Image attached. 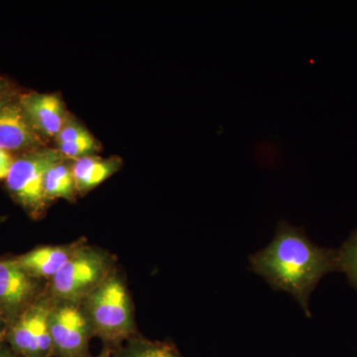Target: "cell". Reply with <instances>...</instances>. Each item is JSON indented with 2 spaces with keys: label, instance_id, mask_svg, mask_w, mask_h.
<instances>
[{
  "label": "cell",
  "instance_id": "obj_6",
  "mask_svg": "<svg viewBox=\"0 0 357 357\" xmlns=\"http://www.w3.org/2000/svg\"><path fill=\"white\" fill-rule=\"evenodd\" d=\"M54 301L46 291L7 328L4 342L20 357H54L49 314Z\"/></svg>",
  "mask_w": 357,
  "mask_h": 357
},
{
  "label": "cell",
  "instance_id": "obj_3",
  "mask_svg": "<svg viewBox=\"0 0 357 357\" xmlns=\"http://www.w3.org/2000/svg\"><path fill=\"white\" fill-rule=\"evenodd\" d=\"M116 267L109 251L84 243L47 284V293L55 302H83Z\"/></svg>",
  "mask_w": 357,
  "mask_h": 357
},
{
  "label": "cell",
  "instance_id": "obj_14",
  "mask_svg": "<svg viewBox=\"0 0 357 357\" xmlns=\"http://www.w3.org/2000/svg\"><path fill=\"white\" fill-rule=\"evenodd\" d=\"M112 357H183L177 347L167 340H151L137 335L112 352Z\"/></svg>",
  "mask_w": 357,
  "mask_h": 357
},
{
  "label": "cell",
  "instance_id": "obj_13",
  "mask_svg": "<svg viewBox=\"0 0 357 357\" xmlns=\"http://www.w3.org/2000/svg\"><path fill=\"white\" fill-rule=\"evenodd\" d=\"M44 194L49 203L56 199L75 202L77 192L73 161L67 158L53 164L44 176Z\"/></svg>",
  "mask_w": 357,
  "mask_h": 357
},
{
  "label": "cell",
  "instance_id": "obj_17",
  "mask_svg": "<svg viewBox=\"0 0 357 357\" xmlns=\"http://www.w3.org/2000/svg\"><path fill=\"white\" fill-rule=\"evenodd\" d=\"M20 93L11 82H9L6 77L0 76V102L6 100L7 98H13Z\"/></svg>",
  "mask_w": 357,
  "mask_h": 357
},
{
  "label": "cell",
  "instance_id": "obj_9",
  "mask_svg": "<svg viewBox=\"0 0 357 357\" xmlns=\"http://www.w3.org/2000/svg\"><path fill=\"white\" fill-rule=\"evenodd\" d=\"M20 102L26 117L43 138H55L64 126L68 112L55 93H20Z\"/></svg>",
  "mask_w": 357,
  "mask_h": 357
},
{
  "label": "cell",
  "instance_id": "obj_2",
  "mask_svg": "<svg viewBox=\"0 0 357 357\" xmlns=\"http://www.w3.org/2000/svg\"><path fill=\"white\" fill-rule=\"evenodd\" d=\"M82 304L103 347L115 351L138 335L132 298L119 267Z\"/></svg>",
  "mask_w": 357,
  "mask_h": 357
},
{
  "label": "cell",
  "instance_id": "obj_11",
  "mask_svg": "<svg viewBox=\"0 0 357 357\" xmlns=\"http://www.w3.org/2000/svg\"><path fill=\"white\" fill-rule=\"evenodd\" d=\"M122 161L119 157L100 158L95 155L73 161V172L79 195L88 194L119 172Z\"/></svg>",
  "mask_w": 357,
  "mask_h": 357
},
{
  "label": "cell",
  "instance_id": "obj_8",
  "mask_svg": "<svg viewBox=\"0 0 357 357\" xmlns=\"http://www.w3.org/2000/svg\"><path fill=\"white\" fill-rule=\"evenodd\" d=\"M20 95L0 102V148L24 153L46 147V142L26 117Z\"/></svg>",
  "mask_w": 357,
  "mask_h": 357
},
{
  "label": "cell",
  "instance_id": "obj_12",
  "mask_svg": "<svg viewBox=\"0 0 357 357\" xmlns=\"http://www.w3.org/2000/svg\"><path fill=\"white\" fill-rule=\"evenodd\" d=\"M55 140L61 154L72 161L93 155L98 150L95 137L69 114Z\"/></svg>",
  "mask_w": 357,
  "mask_h": 357
},
{
  "label": "cell",
  "instance_id": "obj_1",
  "mask_svg": "<svg viewBox=\"0 0 357 357\" xmlns=\"http://www.w3.org/2000/svg\"><path fill=\"white\" fill-rule=\"evenodd\" d=\"M249 263L275 290L293 296L307 317L310 298L319 282L331 272L340 271L337 250L317 245L304 229L286 220L277 225L266 248L249 256Z\"/></svg>",
  "mask_w": 357,
  "mask_h": 357
},
{
  "label": "cell",
  "instance_id": "obj_4",
  "mask_svg": "<svg viewBox=\"0 0 357 357\" xmlns=\"http://www.w3.org/2000/svg\"><path fill=\"white\" fill-rule=\"evenodd\" d=\"M65 157L57 148H39L15 157L6 178L7 191L32 220L46 215L49 203L44 194V176L53 164Z\"/></svg>",
  "mask_w": 357,
  "mask_h": 357
},
{
  "label": "cell",
  "instance_id": "obj_18",
  "mask_svg": "<svg viewBox=\"0 0 357 357\" xmlns=\"http://www.w3.org/2000/svg\"><path fill=\"white\" fill-rule=\"evenodd\" d=\"M0 357H20L10 349L6 342L0 344Z\"/></svg>",
  "mask_w": 357,
  "mask_h": 357
},
{
  "label": "cell",
  "instance_id": "obj_19",
  "mask_svg": "<svg viewBox=\"0 0 357 357\" xmlns=\"http://www.w3.org/2000/svg\"><path fill=\"white\" fill-rule=\"evenodd\" d=\"M7 330V325L4 319L0 316V344L4 342V337H6V333Z\"/></svg>",
  "mask_w": 357,
  "mask_h": 357
},
{
  "label": "cell",
  "instance_id": "obj_20",
  "mask_svg": "<svg viewBox=\"0 0 357 357\" xmlns=\"http://www.w3.org/2000/svg\"><path fill=\"white\" fill-rule=\"evenodd\" d=\"M112 349H109V347H103L102 351L98 354V356L91 357H112Z\"/></svg>",
  "mask_w": 357,
  "mask_h": 357
},
{
  "label": "cell",
  "instance_id": "obj_10",
  "mask_svg": "<svg viewBox=\"0 0 357 357\" xmlns=\"http://www.w3.org/2000/svg\"><path fill=\"white\" fill-rule=\"evenodd\" d=\"M86 243V238L82 237L73 243L38 246L14 258L28 274L48 284L77 249Z\"/></svg>",
  "mask_w": 357,
  "mask_h": 357
},
{
  "label": "cell",
  "instance_id": "obj_15",
  "mask_svg": "<svg viewBox=\"0 0 357 357\" xmlns=\"http://www.w3.org/2000/svg\"><path fill=\"white\" fill-rule=\"evenodd\" d=\"M337 251L340 271L347 274L351 285L357 290V229Z\"/></svg>",
  "mask_w": 357,
  "mask_h": 357
},
{
  "label": "cell",
  "instance_id": "obj_7",
  "mask_svg": "<svg viewBox=\"0 0 357 357\" xmlns=\"http://www.w3.org/2000/svg\"><path fill=\"white\" fill-rule=\"evenodd\" d=\"M47 283L34 278L15 258L0 259V316L7 328L43 295Z\"/></svg>",
  "mask_w": 357,
  "mask_h": 357
},
{
  "label": "cell",
  "instance_id": "obj_5",
  "mask_svg": "<svg viewBox=\"0 0 357 357\" xmlns=\"http://www.w3.org/2000/svg\"><path fill=\"white\" fill-rule=\"evenodd\" d=\"M54 357H91V340L95 337L82 302H55L49 314Z\"/></svg>",
  "mask_w": 357,
  "mask_h": 357
},
{
  "label": "cell",
  "instance_id": "obj_16",
  "mask_svg": "<svg viewBox=\"0 0 357 357\" xmlns=\"http://www.w3.org/2000/svg\"><path fill=\"white\" fill-rule=\"evenodd\" d=\"M15 160L11 152L0 148V180H6L9 171Z\"/></svg>",
  "mask_w": 357,
  "mask_h": 357
}]
</instances>
